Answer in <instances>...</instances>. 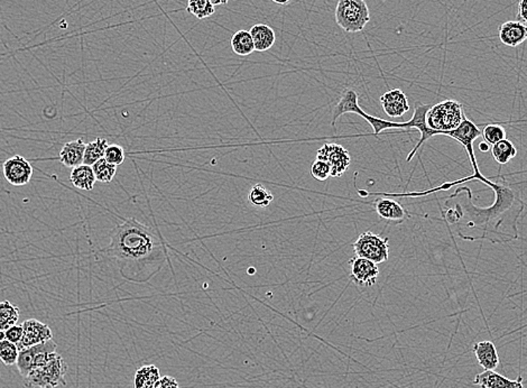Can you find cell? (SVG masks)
Masks as SVG:
<instances>
[{
	"instance_id": "6da1fadb",
	"label": "cell",
	"mask_w": 527,
	"mask_h": 388,
	"mask_svg": "<svg viewBox=\"0 0 527 388\" xmlns=\"http://www.w3.org/2000/svg\"><path fill=\"white\" fill-rule=\"evenodd\" d=\"M99 254L116 265L124 278L136 282H141L142 275L150 278L155 274L165 257L163 242L153 228L135 218L117 225L109 233V244Z\"/></svg>"
},
{
	"instance_id": "7a4b0ae2",
	"label": "cell",
	"mask_w": 527,
	"mask_h": 388,
	"mask_svg": "<svg viewBox=\"0 0 527 388\" xmlns=\"http://www.w3.org/2000/svg\"><path fill=\"white\" fill-rule=\"evenodd\" d=\"M67 370V363L63 357L54 352L48 363L33 369L22 378L24 386L26 388H54L65 385Z\"/></svg>"
},
{
	"instance_id": "3957f363",
	"label": "cell",
	"mask_w": 527,
	"mask_h": 388,
	"mask_svg": "<svg viewBox=\"0 0 527 388\" xmlns=\"http://www.w3.org/2000/svg\"><path fill=\"white\" fill-rule=\"evenodd\" d=\"M464 107L455 100H444L430 107L427 114V127L436 131V135L455 131L464 118Z\"/></svg>"
},
{
	"instance_id": "277c9868",
	"label": "cell",
	"mask_w": 527,
	"mask_h": 388,
	"mask_svg": "<svg viewBox=\"0 0 527 388\" xmlns=\"http://www.w3.org/2000/svg\"><path fill=\"white\" fill-rule=\"evenodd\" d=\"M336 22L346 33L363 32L370 22V13L366 0H339Z\"/></svg>"
},
{
	"instance_id": "5b68a950",
	"label": "cell",
	"mask_w": 527,
	"mask_h": 388,
	"mask_svg": "<svg viewBox=\"0 0 527 388\" xmlns=\"http://www.w3.org/2000/svg\"><path fill=\"white\" fill-rule=\"evenodd\" d=\"M353 248L357 257L366 258L377 265L389 261V238H384L372 231L361 233L353 242Z\"/></svg>"
},
{
	"instance_id": "8992f818",
	"label": "cell",
	"mask_w": 527,
	"mask_h": 388,
	"mask_svg": "<svg viewBox=\"0 0 527 388\" xmlns=\"http://www.w3.org/2000/svg\"><path fill=\"white\" fill-rule=\"evenodd\" d=\"M58 344L56 341L48 340L42 344L28 347L25 349L20 350V355L17 359V369L22 378L33 369L39 368L48 363L51 356L56 352Z\"/></svg>"
},
{
	"instance_id": "52a82bcc",
	"label": "cell",
	"mask_w": 527,
	"mask_h": 388,
	"mask_svg": "<svg viewBox=\"0 0 527 388\" xmlns=\"http://www.w3.org/2000/svg\"><path fill=\"white\" fill-rule=\"evenodd\" d=\"M316 160H321L330 167L331 176L340 178L349 169L351 157L344 146L339 144H325L316 153Z\"/></svg>"
},
{
	"instance_id": "ba28073f",
	"label": "cell",
	"mask_w": 527,
	"mask_h": 388,
	"mask_svg": "<svg viewBox=\"0 0 527 388\" xmlns=\"http://www.w3.org/2000/svg\"><path fill=\"white\" fill-rule=\"evenodd\" d=\"M481 135H483V131H480L478 126L474 122H472L471 120L468 119L467 117H464L460 126L458 128H455V131H447V133L444 134V136L451 137V138L460 143L466 148L468 156H469L472 169H474V174L481 173L479 171V167H478V162L476 160L477 157H476L474 150V141L478 137L481 136Z\"/></svg>"
},
{
	"instance_id": "9c48e42d",
	"label": "cell",
	"mask_w": 527,
	"mask_h": 388,
	"mask_svg": "<svg viewBox=\"0 0 527 388\" xmlns=\"http://www.w3.org/2000/svg\"><path fill=\"white\" fill-rule=\"evenodd\" d=\"M3 173L6 181L11 186H26L33 176V167L25 157L15 155L4 162Z\"/></svg>"
},
{
	"instance_id": "30bf717a",
	"label": "cell",
	"mask_w": 527,
	"mask_h": 388,
	"mask_svg": "<svg viewBox=\"0 0 527 388\" xmlns=\"http://www.w3.org/2000/svg\"><path fill=\"white\" fill-rule=\"evenodd\" d=\"M349 264L351 266L350 278L353 280L356 285L369 287L376 284L378 275H379L377 264L361 257L353 258Z\"/></svg>"
},
{
	"instance_id": "8fae6325",
	"label": "cell",
	"mask_w": 527,
	"mask_h": 388,
	"mask_svg": "<svg viewBox=\"0 0 527 388\" xmlns=\"http://www.w3.org/2000/svg\"><path fill=\"white\" fill-rule=\"evenodd\" d=\"M22 338L20 344H17L18 349L22 350L28 347L42 344L52 340L53 332L48 325L37 319L26 320L22 322Z\"/></svg>"
},
{
	"instance_id": "7c38bea8",
	"label": "cell",
	"mask_w": 527,
	"mask_h": 388,
	"mask_svg": "<svg viewBox=\"0 0 527 388\" xmlns=\"http://www.w3.org/2000/svg\"><path fill=\"white\" fill-rule=\"evenodd\" d=\"M380 103L384 111L391 118H400L410 110L408 97L401 89H393L385 92L380 97Z\"/></svg>"
},
{
	"instance_id": "4fadbf2b",
	"label": "cell",
	"mask_w": 527,
	"mask_h": 388,
	"mask_svg": "<svg viewBox=\"0 0 527 388\" xmlns=\"http://www.w3.org/2000/svg\"><path fill=\"white\" fill-rule=\"evenodd\" d=\"M500 42L509 48H516L527 39V26L519 20H508L498 31Z\"/></svg>"
},
{
	"instance_id": "5bb4252c",
	"label": "cell",
	"mask_w": 527,
	"mask_h": 388,
	"mask_svg": "<svg viewBox=\"0 0 527 388\" xmlns=\"http://www.w3.org/2000/svg\"><path fill=\"white\" fill-rule=\"evenodd\" d=\"M474 384L481 388H524L521 376L515 380H508L495 370H485L477 375L474 377Z\"/></svg>"
},
{
	"instance_id": "9a60e30c",
	"label": "cell",
	"mask_w": 527,
	"mask_h": 388,
	"mask_svg": "<svg viewBox=\"0 0 527 388\" xmlns=\"http://www.w3.org/2000/svg\"><path fill=\"white\" fill-rule=\"evenodd\" d=\"M86 143L84 139H75L71 142L65 143L60 150L58 160L63 164L64 167L69 169H74L81 164H84V152H86Z\"/></svg>"
},
{
	"instance_id": "2e32d148",
	"label": "cell",
	"mask_w": 527,
	"mask_h": 388,
	"mask_svg": "<svg viewBox=\"0 0 527 388\" xmlns=\"http://www.w3.org/2000/svg\"><path fill=\"white\" fill-rule=\"evenodd\" d=\"M358 100V93L355 90L347 89L344 91L339 103L333 109L332 126H334L339 117L344 116V114H356L360 117L363 116L365 111L359 105Z\"/></svg>"
},
{
	"instance_id": "e0dca14e",
	"label": "cell",
	"mask_w": 527,
	"mask_h": 388,
	"mask_svg": "<svg viewBox=\"0 0 527 388\" xmlns=\"http://www.w3.org/2000/svg\"><path fill=\"white\" fill-rule=\"evenodd\" d=\"M480 366L485 370H495L500 365V357L496 347L491 341H480L472 347Z\"/></svg>"
},
{
	"instance_id": "ac0fdd59",
	"label": "cell",
	"mask_w": 527,
	"mask_h": 388,
	"mask_svg": "<svg viewBox=\"0 0 527 388\" xmlns=\"http://www.w3.org/2000/svg\"><path fill=\"white\" fill-rule=\"evenodd\" d=\"M374 205L375 210L382 219L396 222H403L405 219L406 211L400 203L391 198L377 200Z\"/></svg>"
},
{
	"instance_id": "d6986e66",
	"label": "cell",
	"mask_w": 527,
	"mask_h": 388,
	"mask_svg": "<svg viewBox=\"0 0 527 388\" xmlns=\"http://www.w3.org/2000/svg\"><path fill=\"white\" fill-rule=\"evenodd\" d=\"M249 33L253 37L255 51L257 52L268 51L276 42L274 30L266 24H256L250 28Z\"/></svg>"
},
{
	"instance_id": "ffe728a7",
	"label": "cell",
	"mask_w": 527,
	"mask_h": 388,
	"mask_svg": "<svg viewBox=\"0 0 527 388\" xmlns=\"http://www.w3.org/2000/svg\"><path fill=\"white\" fill-rule=\"evenodd\" d=\"M70 181L77 189L91 191L97 182V179H96L92 167L81 164L79 167L72 169L70 174Z\"/></svg>"
},
{
	"instance_id": "44dd1931",
	"label": "cell",
	"mask_w": 527,
	"mask_h": 388,
	"mask_svg": "<svg viewBox=\"0 0 527 388\" xmlns=\"http://www.w3.org/2000/svg\"><path fill=\"white\" fill-rule=\"evenodd\" d=\"M160 378V369L155 365H145L135 373L134 388H154Z\"/></svg>"
},
{
	"instance_id": "7402d4cb",
	"label": "cell",
	"mask_w": 527,
	"mask_h": 388,
	"mask_svg": "<svg viewBox=\"0 0 527 388\" xmlns=\"http://www.w3.org/2000/svg\"><path fill=\"white\" fill-rule=\"evenodd\" d=\"M231 48H233V53L239 56H248L255 52L253 37L249 32L240 30L233 34V39H231Z\"/></svg>"
},
{
	"instance_id": "603a6c76",
	"label": "cell",
	"mask_w": 527,
	"mask_h": 388,
	"mask_svg": "<svg viewBox=\"0 0 527 388\" xmlns=\"http://www.w3.org/2000/svg\"><path fill=\"white\" fill-rule=\"evenodd\" d=\"M491 154L494 156L495 161L497 163L500 164V165H505L517 155V150L511 141L504 139V141H500V142L493 145Z\"/></svg>"
},
{
	"instance_id": "cb8c5ba5",
	"label": "cell",
	"mask_w": 527,
	"mask_h": 388,
	"mask_svg": "<svg viewBox=\"0 0 527 388\" xmlns=\"http://www.w3.org/2000/svg\"><path fill=\"white\" fill-rule=\"evenodd\" d=\"M20 316V310L18 306L9 301L0 302V330L6 331L8 328L17 325Z\"/></svg>"
},
{
	"instance_id": "d4e9b609",
	"label": "cell",
	"mask_w": 527,
	"mask_h": 388,
	"mask_svg": "<svg viewBox=\"0 0 527 388\" xmlns=\"http://www.w3.org/2000/svg\"><path fill=\"white\" fill-rule=\"evenodd\" d=\"M108 141L105 138H96L95 141L88 143L84 152V164L92 167L99 160L105 157V150L108 147Z\"/></svg>"
},
{
	"instance_id": "484cf974",
	"label": "cell",
	"mask_w": 527,
	"mask_h": 388,
	"mask_svg": "<svg viewBox=\"0 0 527 388\" xmlns=\"http://www.w3.org/2000/svg\"><path fill=\"white\" fill-rule=\"evenodd\" d=\"M274 200V195L263 184H256L248 193L250 205L257 208H266Z\"/></svg>"
},
{
	"instance_id": "4316f807",
	"label": "cell",
	"mask_w": 527,
	"mask_h": 388,
	"mask_svg": "<svg viewBox=\"0 0 527 388\" xmlns=\"http://www.w3.org/2000/svg\"><path fill=\"white\" fill-rule=\"evenodd\" d=\"M186 11L197 20H206L214 14L216 8L209 0H189Z\"/></svg>"
},
{
	"instance_id": "83f0119b",
	"label": "cell",
	"mask_w": 527,
	"mask_h": 388,
	"mask_svg": "<svg viewBox=\"0 0 527 388\" xmlns=\"http://www.w3.org/2000/svg\"><path fill=\"white\" fill-rule=\"evenodd\" d=\"M96 179L101 183H110L117 173V167L109 163L105 157L92 165Z\"/></svg>"
},
{
	"instance_id": "f1b7e54d",
	"label": "cell",
	"mask_w": 527,
	"mask_h": 388,
	"mask_svg": "<svg viewBox=\"0 0 527 388\" xmlns=\"http://www.w3.org/2000/svg\"><path fill=\"white\" fill-rule=\"evenodd\" d=\"M20 355V349L16 344L11 341H0V361H3L6 366H14L17 363Z\"/></svg>"
},
{
	"instance_id": "f546056e",
	"label": "cell",
	"mask_w": 527,
	"mask_h": 388,
	"mask_svg": "<svg viewBox=\"0 0 527 388\" xmlns=\"http://www.w3.org/2000/svg\"><path fill=\"white\" fill-rule=\"evenodd\" d=\"M483 136L486 143L494 145L506 139V129L498 124H489L483 128Z\"/></svg>"
},
{
	"instance_id": "4dcf8cb0",
	"label": "cell",
	"mask_w": 527,
	"mask_h": 388,
	"mask_svg": "<svg viewBox=\"0 0 527 388\" xmlns=\"http://www.w3.org/2000/svg\"><path fill=\"white\" fill-rule=\"evenodd\" d=\"M105 158L109 163L115 167H119L124 163L126 158L125 150L120 145L110 144L107 147L105 153Z\"/></svg>"
},
{
	"instance_id": "1f68e13d",
	"label": "cell",
	"mask_w": 527,
	"mask_h": 388,
	"mask_svg": "<svg viewBox=\"0 0 527 388\" xmlns=\"http://www.w3.org/2000/svg\"><path fill=\"white\" fill-rule=\"evenodd\" d=\"M311 174L315 180L325 181L331 178V169L325 161L315 160L311 167Z\"/></svg>"
},
{
	"instance_id": "d6a6232c",
	"label": "cell",
	"mask_w": 527,
	"mask_h": 388,
	"mask_svg": "<svg viewBox=\"0 0 527 388\" xmlns=\"http://www.w3.org/2000/svg\"><path fill=\"white\" fill-rule=\"evenodd\" d=\"M5 333L6 340L11 341V342H13V344H15L17 346V344H20V340H22V325L17 323V325L8 328V329L5 331Z\"/></svg>"
},
{
	"instance_id": "836d02e7",
	"label": "cell",
	"mask_w": 527,
	"mask_h": 388,
	"mask_svg": "<svg viewBox=\"0 0 527 388\" xmlns=\"http://www.w3.org/2000/svg\"><path fill=\"white\" fill-rule=\"evenodd\" d=\"M154 388H180V385H178V380H175L174 377L164 376V377L158 380Z\"/></svg>"
},
{
	"instance_id": "e575fe53",
	"label": "cell",
	"mask_w": 527,
	"mask_h": 388,
	"mask_svg": "<svg viewBox=\"0 0 527 388\" xmlns=\"http://www.w3.org/2000/svg\"><path fill=\"white\" fill-rule=\"evenodd\" d=\"M519 22L527 24V0H519Z\"/></svg>"
},
{
	"instance_id": "d590c367",
	"label": "cell",
	"mask_w": 527,
	"mask_h": 388,
	"mask_svg": "<svg viewBox=\"0 0 527 388\" xmlns=\"http://www.w3.org/2000/svg\"><path fill=\"white\" fill-rule=\"evenodd\" d=\"M479 150L480 152L487 153L490 150V147H489L488 143L481 142L479 144Z\"/></svg>"
},
{
	"instance_id": "8d00e7d4",
	"label": "cell",
	"mask_w": 527,
	"mask_h": 388,
	"mask_svg": "<svg viewBox=\"0 0 527 388\" xmlns=\"http://www.w3.org/2000/svg\"><path fill=\"white\" fill-rule=\"evenodd\" d=\"M209 1L216 7V6H225L229 0H209Z\"/></svg>"
},
{
	"instance_id": "74e56055",
	"label": "cell",
	"mask_w": 527,
	"mask_h": 388,
	"mask_svg": "<svg viewBox=\"0 0 527 388\" xmlns=\"http://www.w3.org/2000/svg\"><path fill=\"white\" fill-rule=\"evenodd\" d=\"M273 3L278 4V5L283 6L286 4H289L291 0H272Z\"/></svg>"
},
{
	"instance_id": "f35d334b",
	"label": "cell",
	"mask_w": 527,
	"mask_h": 388,
	"mask_svg": "<svg viewBox=\"0 0 527 388\" xmlns=\"http://www.w3.org/2000/svg\"><path fill=\"white\" fill-rule=\"evenodd\" d=\"M5 339H6L5 331L0 330V341L5 340Z\"/></svg>"
}]
</instances>
